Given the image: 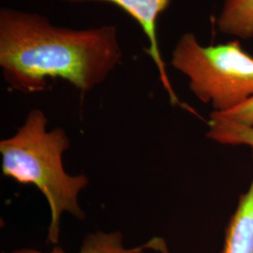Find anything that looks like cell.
<instances>
[{"mask_svg":"<svg viewBox=\"0 0 253 253\" xmlns=\"http://www.w3.org/2000/svg\"><path fill=\"white\" fill-rule=\"evenodd\" d=\"M122 56L113 25L58 27L40 13L0 9V68L13 90L38 93L62 79L84 95L108 78Z\"/></svg>","mask_w":253,"mask_h":253,"instance_id":"cell-1","label":"cell"},{"mask_svg":"<svg viewBox=\"0 0 253 253\" xmlns=\"http://www.w3.org/2000/svg\"><path fill=\"white\" fill-rule=\"evenodd\" d=\"M48 119L39 109L30 111L15 134L0 142L2 172L24 185H33L45 197L50 209L47 240L57 244L65 213L83 219L79 196L88 186L84 174L72 175L64 168L63 155L71 145L61 127L47 129Z\"/></svg>","mask_w":253,"mask_h":253,"instance_id":"cell-2","label":"cell"},{"mask_svg":"<svg viewBox=\"0 0 253 253\" xmlns=\"http://www.w3.org/2000/svg\"><path fill=\"white\" fill-rule=\"evenodd\" d=\"M171 64L215 113L231 111L253 97V56L237 41L203 46L193 33H185L172 50Z\"/></svg>","mask_w":253,"mask_h":253,"instance_id":"cell-3","label":"cell"},{"mask_svg":"<svg viewBox=\"0 0 253 253\" xmlns=\"http://www.w3.org/2000/svg\"><path fill=\"white\" fill-rule=\"evenodd\" d=\"M69 4H82L88 2H108L117 5L120 9L126 11L141 27L145 38L147 40L146 54H148L153 61L160 80L162 82L163 88L167 92L169 100L172 105L183 106L177 95L172 88V84L166 72V66L163 60L162 52L159 46L157 24L161 14H163L170 5L171 0H59Z\"/></svg>","mask_w":253,"mask_h":253,"instance_id":"cell-4","label":"cell"},{"mask_svg":"<svg viewBox=\"0 0 253 253\" xmlns=\"http://www.w3.org/2000/svg\"><path fill=\"white\" fill-rule=\"evenodd\" d=\"M221 253H253V178L229 221Z\"/></svg>","mask_w":253,"mask_h":253,"instance_id":"cell-5","label":"cell"},{"mask_svg":"<svg viewBox=\"0 0 253 253\" xmlns=\"http://www.w3.org/2000/svg\"><path fill=\"white\" fill-rule=\"evenodd\" d=\"M217 26L223 34L253 39V0H223Z\"/></svg>","mask_w":253,"mask_h":253,"instance_id":"cell-6","label":"cell"},{"mask_svg":"<svg viewBox=\"0 0 253 253\" xmlns=\"http://www.w3.org/2000/svg\"><path fill=\"white\" fill-rule=\"evenodd\" d=\"M208 139L221 145H248L253 149V126H245L210 115Z\"/></svg>","mask_w":253,"mask_h":253,"instance_id":"cell-7","label":"cell"},{"mask_svg":"<svg viewBox=\"0 0 253 253\" xmlns=\"http://www.w3.org/2000/svg\"><path fill=\"white\" fill-rule=\"evenodd\" d=\"M155 241L151 240L145 244L129 249L124 246L123 236L120 233H105L97 253H143L147 249L155 248Z\"/></svg>","mask_w":253,"mask_h":253,"instance_id":"cell-8","label":"cell"},{"mask_svg":"<svg viewBox=\"0 0 253 253\" xmlns=\"http://www.w3.org/2000/svg\"><path fill=\"white\" fill-rule=\"evenodd\" d=\"M211 115L235 122L237 124H241L245 126H253V97L247 100L243 104L238 107L228 111L225 113H215L213 112Z\"/></svg>","mask_w":253,"mask_h":253,"instance_id":"cell-9","label":"cell"},{"mask_svg":"<svg viewBox=\"0 0 253 253\" xmlns=\"http://www.w3.org/2000/svg\"><path fill=\"white\" fill-rule=\"evenodd\" d=\"M105 233L99 232L95 234L87 235L82 245L81 250L79 253H97L100 249V245L103 241ZM12 253H44L35 250V249H20L16 250ZM50 253H67L60 247H55Z\"/></svg>","mask_w":253,"mask_h":253,"instance_id":"cell-10","label":"cell"}]
</instances>
